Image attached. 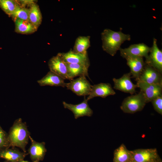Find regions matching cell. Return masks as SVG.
<instances>
[{
    "label": "cell",
    "instance_id": "obj_1",
    "mask_svg": "<svg viewBox=\"0 0 162 162\" xmlns=\"http://www.w3.org/2000/svg\"><path fill=\"white\" fill-rule=\"evenodd\" d=\"M101 38L103 50L113 56L121 48V44L126 40H130L131 38L130 35L121 31L115 32L106 28L101 33Z\"/></svg>",
    "mask_w": 162,
    "mask_h": 162
},
{
    "label": "cell",
    "instance_id": "obj_2",
    "mask_svg": "<svg viewBox=\"0 0 162 162\" xmlns=\"http://www.w3.org/2000/svg\"><path fill=\"white\" fill-rule=\"evenodd\" d=\"M30 133L26 124L19 118L16 120L8 134L10 147H17L26 152V146L29 139Z\"/></svg>",
    "mask_w": 162,
    "mask_h": 162
},
{
    "label": "cell",
    "instance_id": "obj_3",
    "mask_svg": "<svg viewBox=\"0 0 162 162\" xmlns=\"http://www.w3.org/2000/svg\"><path fill=\"white\" fill-rule=\"evenodd\" d=\"M146 103L145 97L142 92L140 90L138 94L125 98L120 108L124 113L133 114L142 111Z\"/></svg>",
    "mask_w": 162,
    "mask_h": 162
},
{
    "label": "cell",
    "instance_id": "obj_4",
    "mask_svg": "<svg viewBox=\"0 0 162 162\" xmlns=\"http://www.w3.org/2000/svg\"><path fill=\"white\" fill-rule=\"evenodd\" d=\"M92 86L86 76H83L70 80L66 83V87L77 95L84 97L89 95Z\"/></svg>",
    "mask_w": 162,
    "mask_h": 162
},
{
    "label": "cell",
    "instance_id": "obj_5",
    "mask_svg": "<svg viewBox=\"0 0 162 162\" xmlns=\"http://www.w3.org/2000/svg\"><path fill=\"white\" fill-rule=\"evenodd\" d=\"M130 151L131 161L135 162H154L159 160L155 148L139 149Z\"/></svg>",
    "mask_w": 162,
    "mask_h": 162
},
{
    "label": "cell",
    "instance_id": "obj_6",
    "mask_svg": "<svg viewBox=\"0 0 162 162\" xmlns=\"http://www.w3.org/2000/svg\"><path fill=\"white\" fill-rule=\"evenodd\" d=\"M150 54L146 58L145 62L146 64L155 68L162 73V51L158 48L157 40L154 38L153 45L151 47Z\"/></svg>",
    "mask_w": 162,
    "mask_h": 162
},
{
    "label": "cell",
    "instance_id": "obj_7",
    "mask_svg": "<svg viewBox=\"0 0 162 162\" xmlns=\"http://www.w3.org/2000/svg\"><path fill=\"white\" fill-rule=\"evenodd\" d=\"M136 85L143 92L147 103L162 95V85L149 84L140 81H137Z\"/></svg>",
    "mask_w": 162,
    "mask_h": 162
},
{
    "label": "cell",
    "instance_id": "obj_8",
    "mask_svg": "<svg viewBox=\"0 0 162 162\" xmlns=\"http://www.w3.org/2000/svg\"><path fill=\"white\" fill-rule=\"evenodd\" d=\"M88 101L84 96L83 100L78 104H68L65 101H63L62 104L65 108L68 109L73 112L75 118L77 119L84 116L90 117L93 115V111L90 107Z\"/></svg>",
    "mask_w": 162,
    "mask_h": 162
},
{
    "label": "cell",
    "instance_id": "obj_9",
    "mask_svg": "<svg viewBox=\"0 0 162 162\" xmlns=\"http://www.w3.org/2000/svg\"><path fill=\"white\" fill-rule=\"evenodd\" d=\"M151 47L142 43L133 44L128 47L124 49L120 48L121 56L123 57L125 56L147 58L150 52Z\"/></svg>",
    "mask_w": 162,
    "mask_h": 162
},
{
    "label": "cell",
    "instance_id": "obj_10",
    "mask_svg": "<svg viewBox=\"0 0 162 162\" xmlns=\"http://www.w3.org/2000/svg\"><path fill=\"white\" fill-rule=\"evenodd\" d=\"M57 54L66 63L79 64L89 67L90 62L87 52L82 53L74 52L70 49L67 52H59Z\"/></svg>",
    "mask_w": 162,
    "mask_h": 162
},
{
    "label": "cell",
    "instance_id": "obj_11",
    "mask_svg": "<svg viewBox=\"0 0 162 162\" xmlns=\"http://www.w3.org/2000/svg\"><path fill=\"white\" fill-rule=\"evenodd\" d=\"M130 73L124 74L119 79L113 78L114 88L122 92L133 94L136 92L137 87L136 84H134L131 80Z\"/></svg>",
    "mask_w": 162,
    "mask_h": 162
},
{
    "label": "cell",
    "instance_id": "obj_12",
    "mask_svg": "<svg viewBox=\"0 0 162 162\" xmlns=\"http://www.w3.org/2000/svg\"><path fill=\"white\" fill-rule=\"evenodd\" d=\"M161 74L155 68L145 64L143 70L136 81L162 85Z\"/></svg>",
    "mask_w": 162,
    "mask_h": 162
},
{
    "label": "cell",
    "instance_id": "obj_13",
    "mask_svg": "<svg viewBox=\"0 0 162 162\" xmlns=\"http://www.w3.org/2000/svg\"><path fill=\"white\" fill-rule=\"evenodd\" d=\"M48 65L50 71L64 80H69L66 63L58 54L49 60Z\"/></svg>",
    "mask_w": 162,
    "mask_h": 162
},
{
    "label": "cell",
    "instance_id": "obj_14",
    "mask_svg": "<svg viewBox=\"0 0 162 162\" xmlns=\"http://www.w3.org/2000/svg\"><path fill=\"white\" fill-rule=\"evenodd\" d=\"M123 58L126 59L127 65L130 69L131 77L135 78L137 81L145 64L143 57L125 56Z\"/></svg>",
    "mask_w": 162,
    "mask_h": 162
},
{
    "label": "cell",
    "instance_id": "obj_15",
    "mask_svg": "<svg viewBox=\"0 0 162 162\" xmlns=\"http://www.w3.org/2000/svg\"><path fill=\"white\" fill-rule=\"evenodd\" d=\"M116 92L109 83H100L92 86L91 92L87 97V100L97 97L105 98L106 97L114 95Z\"/></svg>",
    "mask_w": 162,
    "mask_h": 162
},
{
    "label": "cell",
    "instance_id": "obj_16",
    "mask_svg": "<svg viewBox=\"0 0 162 162\" xmlns=\"http://www.w3.org/2000/svg\"><path fill=\"white\" fill-rule=\"evenodd\" d=\"M31 144L28 150L30 158L32 162L43 160L44 159L46 149L45 148V143L36 142L29 136Z\"/></svg>",
    "mask_w": 162,
    "mask_h": 162
},
{
    "label": "cell",
    "instance_id": "obj_17",
    "mask_svg": "<svg viewBox=\"0 0 162 162\" xmlns=\"http://www.w3.org/2000/svg\"><path fill=\"white\" fill-rule=\"evenodd\" d=\"M0 150V158L8 162H18L24 160L28 153L20 151L15 147Z\"/></svg>",
    "mask_w": 162,
    "mask_h": 162
},
{
    "label": "cell",
    "instance_id": "obj_18",
    "mask_svg": "<svg viewBox=\"0 0 162 162\" xmlns=\"http://www.w3.org/2000/svg\"><path fill=\"white\" fill-rule=\"evenodd\" d=\"M37 82L40 86H48L64 88L67 83L63 78L50 70Z\"/></svg>",
    "mask_w": 162,
    "mask_h": 162
},
{
    "label": "cell",
    "instance_id": "obj_19",
    "mask_svg": "<svg viewBox=\"0 0 162 162\" xmlns=\"http://www.w3.org/2000/svg\"><path fill=\"white\" fill-rule=\"evenodd\" d=\"M66 64L69 80H71L78 76H84L89 77L88 67L79 64L66 63Z\"/></svg>",
    "mask_w": 162,
    "mask_h": 162
},
{
    "label": "cell",
    "instance_id": "obj_20",
    "mask_svg": "<svg viewBox=\"0 0 162 162\" xmlns=\"http://www.w3.org/2000/svg\"><path fill=\"white\" fill-rule=\"evenodd\" d=\"M15 24V32L22 34H29L36 32L38 29L36 27L29 21L19 19L13 20Z\"/></svg>",
    "mask_w": 162,
    "mask_h": 162
},
{
    "label": "cell",
    "instance_id": "obj_21",
    "mask_svg": "<svg viewBox=\"0 0 162 162\" xmlns=\"http://www.w3.org/2000/svg\"><path fill=\"white\" fill-rule=\"evenodd\" d=\"M131 161L130 151L122 144L114 151L113 162H129Z\"/></svg>",
    "mask_w": 162,
    "mask_h": 162
},
{
    "label": "cell",
    "instance_id": "obj_22",
    "mask_svg": "<svg viewBox=\"0 0 162 162\" xmlns=\"http://www.w3.org/2000/svg\"><path fill=\"white\" fill-rule=\"evenodd\" d=\"M42 17L39 6L35 2L29 7V21L38 28L41 24Z\"/></svg>",
    "mask_w": 162,
    "mask_h": 162
},
{
    "label": "cell",
    "instance_id": "obj_23",
    "mask_svg": "<svg viewBox=\"0 0 162 162\" xmlns=\"http://www.w3.org/2000/svg\"><path fill=\"white\" fill-rule=\"evenodd\" d=\"M90 36H80L76 39L72 51L75 52L84 53L90 46Z\"/></svg>",
    "mask_w": 162,
    "mask_h": 162
},
{
    "label": "cell",
    "instance_id": "obj_24",
    "mask_svg": "<svg viewBox=\"0 0 162 162\" xmlns=\"http://www.w3.org/2000/svg\"><path fill=\"white\" fill-rule=\"evenodd\" d=\"M20 5L18 1L0 0V7L6 14L10 16Z\"/></svg>",
    "mask_w": 162,
    "mask_h": 162
},
{
    "label": "cell",
    "instance_id": "obj_25",
    "mask_svg": "<svg viewBox=\"0 0 162 162\" xmlns=\"http://www.w3.org/2000/svg\"><path fill=\"white\" fill-rule=\"evenodd\" d=\"M29 8L20 6L10 16L13 20L19 19L29 21Z\"/></svg>",
    "mask_w": 162,
    "mask_h": 162
},
{
    "label": "cell",
    "instance_id": "obj_26",
    "mask_svg": "<svg viewBox=\"0 0 162 162\" xmlns=\"http://www.w3.org/2000/svg\"><path fill=\"white\" fill-rule=\"evenodd\" d=\"M10 147L8 134L0 126V150Z\"/></svg>",
    "mask_w": 162,
    "mask_h": 162
},
{
    "label": "cell",
    "instance_id": "obj_27",
    "mask_svg": "<svg viewBox=\"0 0 162 162\" xmlns=\"http://www.w3.org/2000/svg\"><path fill=\"white\" fill-rule=\"evenodd\" d=\"M151 102L155 110L161 115H162V95L153 100Z\"/></svg>",
    "mask_w": 162,
    "mask_h": 162
},
{
    "label": "cell",
    "instance_id": "obj_28",
    "mask_svg": "<svg viewBox=\"0 0 162 162\" xmlns=\"http://www.w3.org/2000/svg\"><path fill=\"white\" fill-rule=\"evenodd\" d=\"M18 162H29L28 161H27L24 160H22L20 161H19ZM38 162V161H34V162Z\"/></svg>",
    "mask_w": 162,
    "mask_h": 162
},
{
    "label": "cell",
    "instance_id": "obj_29",
    "mask_svg": "<svg viewBox=\"0 0 162 162\" xmlns=\"http://www.w3.org/2000/svg\"><path fill=\"white\" fill-rule=\"evenodd\" d=\"M154 162H161V161H160L159 160L155 161Z\"/></svg>",
    "mask_w": 162,
    "mask_h": 162
},
{
    "label": "cell",
    "instance_id": "obj_30",
    "mask_svg": "<svg viewBox=\"0 0 162 162\" xmlns=\"http://www.w3.org/2000/svg\"><path fill=\"white\" fill-rule=\"evenodd\" d=\"M8 162L7 161L5 160V161H4V162Z\"/></svg>",
    "mask_w": 162,
    "mask_h": 162
},
{
    "label": "cell",
    "instance_id": "obj_31",
    "mask_svg": "<svg viewBox=\"0 0 162 162\" xmlns=\"http://www.w3.org/2000/svg\"><path fill=\"white\" fill-rule=\"evenodd\" d=\"M129 162H135L133 161H130Z\"/></svg>",
    "mask_w": 162,
    "mask_h": 162
}]
</instances>
